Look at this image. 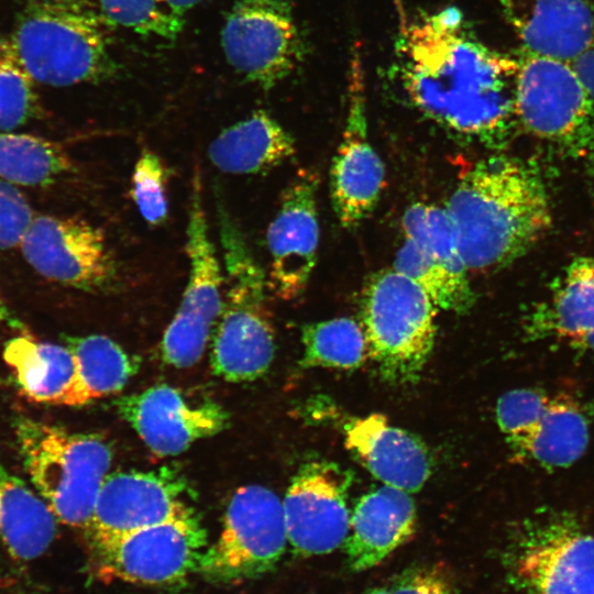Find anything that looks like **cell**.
Segmentation results:
<instances>
[{
  "label": "cell",
  "instance_id": "2e32d148",
  "mask_svg": "<svg viewBox=\"0 0 594 594\" xmlns=\"http://www.w3.org/2000/svg\"><path fill=\"white\" fill-rule=\"evenodd\" d=\"M365 87L359 51L350 63L349 106L342 141L331 165V200L341 226H359L378 201L384 164L367 139Z\"/></svg>",
  "mask_w": 594,
  "mask_h": 594
},
{
  "label": "cell",
  "instance_id": "7402d4cb",
  "mask_svg": "<svg viewBox=\"0 0 594 594\" xmlns=\"http://www.w3.org/2000/svg\"><path fill=\"white\" fill-rule=\"evenodd\" d=\"M416 508L408 492L385 485L355 505L343 543L351 570L362 572L383 562L413 536Z\"/></svg>",
  "mask_w": 594,
  "mask_h": 594
},
{
  "label": "cell",
  "instance_id": "ba28073f",
  "mask_svg": "<svg viewBox=\"0 0 594 594\" xmlns=\"http://www.w3.org/2000/svg\"><path fill=\"white\" fill-rule=\"evenodd\" d=\"M288 543L283 502L260 485L232 496L217 541L207 547L198 572L209 582L235 584L275 570Z\"/></svg>",
  "mask_w": 594,
  "mask_h": 594
},
{
  "label": "cell",
  "instance_id": "4fadbf2b",
  "mask_svg": "<svg viewBox=\"0 0 594 594\" xmlns=\"http://www.w3.org/2000/svg\"><path fill=\"white\" fill-rule=\"evenodd\" d=\"M496 419L517 458L548 469L573 464L590 440L586 416L568 396L513 389L498 398Z\"/></svg>",
  "mask_w": 594,
  "mask_h": 594
},
{
  "label": "cell",
  "instance_id": "60d3db41",
  "mask_svg": "<svg viewBox=\"0 0 594 594\" xmlns=\"http://www.w3.org/2000/svg\"><path fill=\"white\" fill-rule=\"evenodd\" d=\"M11 594H40L35 591H31V590H15L14 592H12Z\"/></svg>",
  "mask_w": 594,
  "mask_h": 594
},
{
  "label": "cell",
  "instance_id": "30bf717a",
  "mask_svg": "<svg viewBox=\"0 0 594 594\" xmlns=\"http://www.w3.org/2000/svg\"><path fill=\"white\" fill-rule=\"evenodd\" d=\"M91 544V566L99 578L172 585L198 571L207 536L191 508L173 519Z\"/></svg>",
  "mask_w": 594,
  "mask_h": 594
},
{
  "label": "cell",
  "instance_id": "6da1fadb",
  "mask_svg": "<svg viewBox=\"0 0 594 594\" xmlns=\"http://www.w3.org/2000/svg\"><path fill=\"white\" fill-rule=\"evenodd\" d=\"M396 54L410 101L442 128L498 146L518 125L516 57L473 36L459 9L402 15Z\"/></svg>",
  "mask_w": 594,
  "mask_h": 594
},
{
  "label": "cell",
  "instance_id": "8d00e7d4",
  "mask_svg": "<svg viewBox=\"0 0 594 594\" xmlns=\"http://www.w3.org/2000/svg\"><path fill=\"white\" fill-rule=\"evenodd\" d=\"M572 63L587 89L594 97V46Z\"/></svg>",
  "mask_w": 594,
  "mask_h": 594
},
{
  "label": "cell",
  "instance_id": "8992f818",
  "mask_svg": "<svg viewBox=\"0 0 594 594\" xmlns=\"http://www.w3.org/2000/svg\"><path fill=\"white\" fill-rule=\"evenodd\" d=\"M436 309L417 284L394 268L367 280L361 300L362 329L367 352L385 381H417L433 346Z\"/></svg>",
  "mask_w": 594,
  "mask_h": 594
},
{
  "label": "cell",
  "instance_id": "603a6c76",
  "mask_svg": "<svg viewBox=\"0 0 594 594\" xmlns=\"http://www.w3.org/2000/svg\"><path fill=\"white\" fill-rule=\"evenodd\" d=\"M530 333L594 353V257H578L531 315Z\"/></svg>",
  "mask_w": 594,
  "mask_h": 594
},
{
  "label": "cell",
  "instance_id": "e575fe53",
  "mask_svg": "<svg viewBox=\"0 0 594 594\" xmlns=\"http://www.w3.org/2000/svg\"><path fill=\"white\" fill-rule=\"evenodd\" d=\"M33 219L22 193L0 178V250L19 246Z\"/></svg>",
  "mask_w": 594,
  "mask_h": 594
},
{
  "label": "cell",
  "instance_id": "5bb4252c",
  "mask_svg": "<svg viewBox=\"0 0 594 594\" xmlns=\"http://www.w3.org/2000/svg\"><path fill=\"white\" fill-rule=\"evenodd\" d=\"M25 261L43 277L85 292L118 283V266L103 233L76 218L33 217L21 243Z\"/></svg>",
  "mask_w": 594,
  "mask_h": 594
},
{
  "label": "cell",
  "instance_id": "5b68a950",
  "mask_svg": "<svg viewBox=\"0 0 594 594\" xmlns=\"http://www.w3.org/2000/svg\"><path fill=\"white\" fill-rule=\"evenodd\" d=\"M13 429L24 469L57 520L88 530L112 461L108 444L23 415Z\"/></svg>",
  "mask_w": 594,
  "mask_h": 594
},
{
  "label": "cell",
  "instance_id": "277c9868",
  "mask_svg": "<svg viewBox=\"0 0 594 594\" xmlns=\"http://www.w3.org/2000/svg\"><path fill=\"white\" fill-rule=\"evenodd\" d=\"M217 206L226 293L211 364L227 381H252L267 371L274 356V332L265 306L268 283L222 201Z\"/></svg>",
  "mask_w": 594,
  "mask_h": 594
},
{
  "label": "cell",
  "instance_id": "ffe728a7",
  "mask_svg": "<svg viewBox=\"0 0 594 594\" xmlns=\"http://www.w3.org/2000/svg\"><path fill=\"white\" fill-rule=\"evenodd\" d=\"M524 50L574 62L594 46L588 0H498Z\"/></svg>",
  "mask_w": 594,
  "mask_h": 594
},
{
  "label": "cell",
  "instance_id": "3957f363",
  "mask_svg": "<svg viewBox=\"0 0 594 594\" xmlns=\"http://www.w3.org/2000/svg\"><path fill=\"white\" fill-rule=\"evenodd\" d=\"M112 26L92 0H29L9 36L35 81L67 87L114 76Z\"/></svg>",
  "mask_w": 594,
  "mask_h": 594
},
{
  "label": "cell",
  "instance_id": "52a82bcc",
  "mask_svg": "<svg viewBox=\"0 0 594 594\" xmlns=\"http://www.w3.org/2000/svg\"><path fill=\"white\" fill-rule=\"evenodd\" d=\"M518 124L576 155L594 151V97L572 62L522 50L516 56Z\"/></svg>",
  "mask_w": 594,
  "mask_h": 594
},
{
  "label": "cell",
  "instance_id": "1f68e13d",
  "mask_svg": "<svg viewBox=\"0 0 594 594\" xmlns=\"http://www.w3.org/2000/svg\"><path fill=\"white\" fill-rule=\"evenodd\" d=\"M35 82L10 36H1L0 131L15 130L41 114Z\"/></svg>",
  "mask_w": 594,
  "mask_h": 594
},
{
  "label": "cell",
  "instance_id": "d4e9b609",
  "mask_svg": "<svg viewBox=\"0 0 594 594\" xmlns=\"http://www.w3.org/2000/svg\"><path fill=\"white\" fill-rule=\"evenodd\" d=\"M56 520L36 490L0 459V539L8 552L24 562L41 557L55 539Z\"/></svg>",
  "mask_w": 594,
  "mask_h": 594
},
{
  "label": "cell",
  "instance_id": "74e56055",
  "mask_svg": "<svg viewBox=\"0 0 594 594\" xmlns=\"http://www.w3.org/2000/svg\"><path fill=\"white\" fill-rule=\"evenodd\" d=\"M0 323L16 331L19 334H28L29 330L23 321L12 311L0 296Z\"/></svg>",
  "mask_w": 594,
  "mask_h": 594
},
{
  "label": "cell",
  "instance_id": "ac0fdd59",
  "mask_svg": "<svg viewBox=\"0 0 594 594\" xmlns=\"http://www.w3.org/2000/svg\"><path fill=\"white\" fill-rule=\"evenodd\" d=\"M316 188L312 175L302 174L296 178L283 194L267 230L268 288L285 300L294 299L305 290L317 263Z\"/></svg>",
  "mask_w": 594,
  "mask_h": 594
},
{
  "label": "cell",
  "instance_id": "f35d334b",
  "mask_svg": "<svg viewBox=\"0 0 594 594\" xmlns=\"http://www.w3.org/2000/svg\"><path fill=\"white\" fill-rule=\"evenodd\" d=\"M177 12L183 13L196 6L201 0H165Z\"/></svg>",
  "mask_w": 594,
  "mask_h": 594
},
{
  "label": "cell",
  "instance_id": "d6986e66",
  "mask_svg": "<svg viewBox=\"0 0 594 594\" xmlns=\"http://www.w3.org/2000/svg\"><path fill=\"white\" fill-rule=\"evenodd\" d=\"M120 415L158 455H176L221 431L228 414L211 400L189 402L176 388L153 386L117 402Z\"/></svg>",
  "mask_w": 594,
  "mask_h": 594
},
{
  "label": "cell",
  "instance_id": "4dcf8cb0",
  "mask_svg": "<svg viewBox=\"0 0 594 594\" xmlns=\"http://www.w3.org/2000/svg\"><path fill=\"white\" fill-rule=\"evenodd\" d=\"M394 270L417 284L437 308L462 314L473 304L470 284L457 280L409 239L398 250Z\"/></svg>",
  "mask_w": 594,
  "mask_h": 594
},
{
  "label": "cell",
  "instance_id": "8fae6325",
  "mask_svg": "<svg viewBox=\"0 0 594 594\" xmlns=\"http://www.w3.org/2000/svg\"><path fill=\"white\" fill-rule=\"evenodd\" d=\"M220 38L229 65L263 89L275 87L304 59L305 43L292 0H238Z\"/></svg>",
  "mask_w": 594,
  "mask_h": 594
},
{
  "label": "cell",
  "instance_id": "44dd1931",
  "mask_svg": "<svg viewBox=\"0 0 594 594\" xmlns=\"http://www.w3.org/2000/svg\"><path fill=\"white\" fill-rule=\"evenodd\" d=\"M345 446L385 485L419 491L431 474L432 460L415 435L372 414L344 426Z\"/></svg>",
  "mask_w": 594,
  "mask_h": 594
},
{
  "label": "cell",
  "instance_id": "f546056e",
  "mask_svg": "<svg viewBox=\"0 0 594 594\" xmlns=\"http://www.w3.org/2000/svg\"><path fill=\"white\" fill-rule=\"evenodd\" d=\"M305 367L353 369L361 365L367 352L363 329L350 318H334L302 328Z\"/></svg>",
  "mask_w": 594,
  "mask_h": 594
},
{
  "label": "cell",
  "instance_id": "d6a6232c",
  "mask_svg": "<svg viewBox=\"0 0 594 594\" xmlns=\"http://www.w3.org/2000/svg\"><path fill=\"white\" fill-rule=\"evenodd\" d=\"M97 3L113 25L141 35L175 40L184 28V14L165 0H98Z\"/></svg>",
  "mask_w": 594,
  "mask_h": 594
},
{
  "label": "cell",
  "instance_id": "484cf974",
  "mask_svg": "<svg viewBox=\"0 0 594 594\" xmlns=\"http://www.w3.org/2000/svg\"><path fill=\"white\" fill-rule=\"evenodd\" d=\"M3 359L31 400L68 406L77 383L76 360L68 346L19 334L6 342Z\"/></svg>",
  "mask_w": 594,
  "mask_h": 594
},
{
  "label": "cell",
  "instance_id": "7a4b0ae2",
  "mask_svg": "<svg viewBox=\"0 0 594 594\" xmlns=\"http://www.w3.org/2000/svg\"><path fill=\"white\" fill-rule=\"evenodd\" d=\"M444 208L469 271L509 264L551 223L548 194L537 170L506 156L476 163L460 179Z\"/></svg>",
  "mask_w": 594,
  "mask_h": 594
},
{
  "label": "cell",
  "instance_id": "cb8c5ba5",
  "mask_svg": "<svg viewBox=\"0 0 594 594\" xmlns=\"http://www.w3.org/2000/svg\"><path fill=\"white\" fill-rule=\"evenodd\" d=\"M295 151L293 136L271 114L257 110L220 132L208 155L221 172L248 175L282 164Z\"/></svg>",
  "mask_w": 594,
  "mask_h": 594
},
{
  "label": "cell",
  "instance_id": "9a60e30c",
  "mask_svg": "<svg viewBox=\"0 0 594 594\" xmlns=\"http://www.w3.org/2000/svg\"><path fill=\"white\" fill-rule=\"evenodd\" d=\"M351 484V472L337 463L314 460L300 466L283 501L288 543L296 553L321 556L343 546Z\"/></svg>",
  "mask_w": 594,
  "mask_h": 594
},
{
  "label": "cell",
  "instance_id": "83f0119b",
  "mask_svg": "<svg viewBox=\"0 0 594 594\" xmlns=\"http://www.w3.org/2000/svg\"><path fill=\"white\" fill-rule=\"evenodd\" d=\"M72 167L64 148L53 141L0 132V178L14 186H47Z\"/></svg>",
  "mask_w": 594,
  "mask_h": 594
},
{
  "label": "cell",
  "instance_id": "f1b7e54d",
  "mask_svg": "<svg viewBox=\"0 0 594 594\" xmlns=\"http://www.w3.org/2000/svg\"><path fill=\"white\" fill-rule=\"evenodd\" d=\"M402 224L406 239L417 243L457 280L470 284L457 231L446 208L414 204L406 209Z\"/></svg>",
  "mask_w": 594,
  "mask_h": 594
},
{
  "label": "cell",
  "instance_id": "7c38bea8",
  "mask_svg": "<svg viewBox=\"0 0 594 594\" xmlns=\"http://www.w3.org/2000/svg\"><path fill=\"white\" fill-rule=\"evenodd\" d=\"M191 185L186 243L189 277L178 310L162 340L164 361L180 369L200 360L223 307L224 275L209 235L197 167Z\"/></svg>",
  "mask_w": 594,
  "mask_h": 594
},
{
  "label": "cell",
  "instance_id": "ab89813d",
  "mask_svg": "<svg viewBox=\"0 0 594 594\" xmlns=\"http://www.w3.org/2000/svg\"><path fill=\"white\" fill-rule=\"evenodd\" d=\"M363 594H392L391 591L386 587H374Z\"/></svg>",
  "mask_w": 594,
  "mask_h": 594
},
{
  "label": "cell",
  "instance_id": "4316f807",
  "mask_svg": "<svg viewBox=\"0 0 594 594\" xmlns=\"http://www.w3.org/2000/svg\"><path fill=\"white\" fill-rule=\"evenodd\" d=\"M67 346L77 365V383L68 406L118 393L135 371L133 360L106 336L70 338Z\"/></svg>",
  "mask_w": 594,
  "mask_h": 594
},
{
  "label": "cell",
  "instance_id": "d590c367",
  "mask_svg": "<svg viewBox=\"0 0 594 594\" xmlns=\"http://www.w3.org/2000/svg\"><path fill=\"white\" fill-rule=\"evenodd\" d=\"M392 594H455L453 583L437 564H413L392 581Z\"/></svg>",
  "mask_w": 594,
  "mask_h": 594
},
{
  "label": "cell",
  "instance_id": "9c48e42d",
  "mask_svg": "<svg viewBox=\"0 0 594 594\" xmlns=\"http://www.w3.org/2000/svg\"><path fill=\"white\" fill-rule=\"evenodd\" d=\"M504 564L524 594H594V536L565 515L526 524Z\"/></svg>",
  "mask_w": 594,
  "mask_h": 594
},
{
  "label": "cell",
  "instance_id": "836d02e7",
  "mask_svg": "<svg viewBox=\"0 0 594 594\" xmlns=\"http://www.w3.org/2000/svg\"><path fill=\"white\" fill-rule=\"evenodd\" d=\"M166 179L160 156L143 150L132 174V197L143 219L152 226L163 223L168 215Z\"/></svg>",
  "mask_w": 594,
  "mask_h": 594
},
{
  "label": "cell",
  "instance_id": "e0dca14e",
  "mask_svg": "<svg viewBox=\"0 0 594 594\" xmlns=\"http://www.w3.org/2000/svg\"><path fill=\"white\" fill-rule=\"evenodd\" d=\"M185 481L169 469L108 474L88 532L91 542L178 517L191 509Z\"/></svg>",
  "mask_w": 594,
  "mask_h": 594
}]
</instances>
